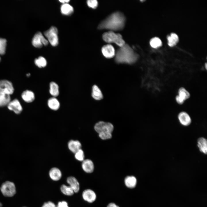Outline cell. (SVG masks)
Wrapping results in <instances>:
<instances>
[{
  "label": "cell",
  "instance_id": "277c9868",
  "mask_svg": "<svg viewBox=\"0 0 207 207\" xmlns=\"http://www.w3.org/2000/svg\"><path fill=\"white\" fill-rule=\"evenodd\" d=\"M102 37L105 42L108 43H114L120 47L123 46L125 42L121 35L115 33L113 31H109L103 33Z\"/></svg>",
  "mask_w": 207,
  "mask_h": 207
},
{
  "label": "cell",
  "instance_id": "ab89813d",
  "mask_svg": "<svg viewBox=\"0 0 207 207\" xmlns=\"http://www.w3.org/2000/svg\"><path fill=\"white\" fill-rule=\"evenodd\" d=\"M205 65H206L205 67H206V69L207 68V64L206 63L205 64Z\"/></svg>",
  "mask_w": 207,
  "mask_h": 207
},
{
  "label": "cell",
  "instance_id": "2e32d148",
  "mask_svg": "<svg viewBox=\"0 0 207 207\" xmlns=\"http://www.w3.org/2000/svg\"><path fill=\"white\" fill-rule=\"evenodd\" d=\"M124 182L126 187L130 189H133L136 187L137 180L136 177L134 176H127L125 178Z\"/></svg>",
  "mask_w": 207,
  "mask_h": 207
},
{
  "label": "cell",
  "instance_id": "4fadbf2b",
  "mask_svg": "<svg viewBox=\"0 0 207 207\" xmlns=\"http://www.w3.org/2000/svg\"><path fill=\"white\" fill-rule=\"evenodd\" d=\"M67 182L75 193L78 192L80 189L79 184L74 177H70L67 179Z\"/></svg>",
  "mask_w": 207,
  "mask_h": 207
},
{
  "label": "cell",
  "instance_id": "484cf974",
  "mask_svg": "<svg viewBox=\"0 0 207 207\" xmlns=\"http://www.w3.org/2000/svg\"><path fill=\"white\" fill-rule=\"evenodd\" d=\"M60 190L63 194L66 195H72L74 193L73 189L69 186H67L64 184L61 186Z\"/></svg>",
  "mask_w": 207,
  "mask_h": 207
},
{
  "label": "cell",
  "instance_id": "603a6c76",
  "mask_svg": "<svg viewBox=\"0 0 207 207\" xmlns=\"http://www.w3.org/2000/svg\"><path fill=\"white\" fill-rule=\"evenodd\" d=\"M61 12L62 14L66 15L71 14L73 12V7L70 4L66 3L63 4L61 7Z\"/></svg>",
  "mask_w": 207,
  "mask_h": 207
},
{
  "label": "cell",
  "instance_id": "1f68e13d",
  "mask_svg": "<svg viewBox=\"0 0 207 207\" xmlns=\"http://www.w3.org/2000/svg\"><path fill=\"white\" fill-rule=\"evenodd\" d=\"M87 3L89 7L94 9L96 8L98 5L96 0H89L87 1Z\"/></svg>",
  "mask_w": 207,
  "mask_h": 207
},
{
  "label": "cell",
  "instance_id": "7a4b0ae2",
  "mask_svg": "<svg viewBox=\"0 0 207 207\" xmlns=\"http://www.w3.org/2000/svg\"><path fill=\"white\" fill-rule=\"evenodd\" d=\"M116 62L118 63L132 64L139 58L138 54L128 44L120 47L115 53Z\"/></svg>",
  "mask_w": 207,
  "mask_h": 207
},
{
  "label": "cell",
  "instance_id": "ba28073f",
  "mask_svg": "<svg viewBox=\"0 0 207 207\" xmlns=\"http://www.w3.org/2000/svg\"><path fill=\"white\" fill-rule=\"evenodd\" d=\"M32 43L34 47L40 48L43 45H47L49 42L42 34L40 32H39L34 35L32 39Z\"/></svg>",
  "mask_w": 207,
  "mask_h": 207
},
{
  "label": "cell",
  "instance_id": "e575fe53",
  "mask_svg": "<svg viewBox=\"0 0 207 207\" xmlns=\"http://www.w3.org/2000/svg\"><path fill=\"white\" fill-rule=\"evenodd\" d=\"M176 100L177 102L179 104H182L183 103L184 101L178 95L176 97Z\"/></svg>",
  "mask_w": 207,
  "mask_h": 207
},
{
  "label": "cell",
  "instance_id": "d4e9b609",
  "mask_svg": "<svg viewBox=\"0 0 207 207\" xmlns=\"http://www.w3.org/2000/svg\"><path fill=\"white\" fill-rule=\"evenodd\" d=\"M11 100L10 96L7 94H0V107L7 105Z\"/></svg>",
  "mask_w": 207,
  "mask_h": 207
},
{
  "label": "cell",
  "instance_id": "f1b7e54d",
  "mask_svg": "<svg viewBox=\"0 0 207 207\" xmlns=\"http://www.w3.org/2000/svg\"><path fill=\"white\" fill-rule=\"evenodd\" d=\"M150 44L152 47L156 48L162 45V42L159 38L155 37L151 39L150 41Z\"/></svg>",
  "mask_w": 207,
  "mask_h": 207
},
{
  "label": "cell",
  "instance_id": "836d02e7",
  "mask_svg": "<svg viewBox=\"0 0 207 207\" xmlns=\"http://www.w3.org/2000/svg\"><path fill=\"white\" fill-rule=\"evenodd\" d=\"M56 207H69L67 202L64 201L58 202Z\"/></svg>",
  "mask_w": 207,
  "mask_h": 207
},
{
  "label": "cell",
  "instance_id": "83f0119b",
  "mask_svg": "<svg viewBox=\"0 0 207 207\" xmlns=\"http://www.w3.org/2000/svg\"><path fill=\"white\" fill-rule=\"evenodd\" d=\"M35 64L39 68L45 67L47 64V62L45 59L42 57H39L38 58L34 60Z\"/></svg>",
  "mask_w": 207,
  "mask_h": 207
},
{
  "label": "cell",
  "instance_id": "e0dca14e",
  "mask_svg": "<svg viewBox=\"0 0 207 207\" xmlns=\"http://www.w3.org/2000/svg\"><path fill=\"white\" fill-rule=\"evenodd\" d=\"M81 143L78 140H72L70 141L68 143L69 149L72 152L74 153L81 149Z\"/></svg>",
  "mask_w": 207,
  "mask_h": 207
},
{
  "label": "cell",
  "instance_id": "4dcf8cb0",
  "mask_svg": "<svg viewBox=\"0 0 207 207\" xmlns=\"http://www.w3.org/2000/svg\"><path fill=\"white\" fill-rule=\"evenodd\" d=\"M75 157L77 160L83 161L84 160V154L83 150L80 149L75 153Z\"/></svg>",
  "mask_w": 207,
  "mask_h": 207
},
{
  "label": "cell",
  "instance_id": "cb8c5ba5",
  "mask_svg": "<svg viewBox=\"0 0 207 207\" xmlns=\"http://www.w3.org/2000/svg\"><path fill=\"white\" fill-rule=\"evenodd\" d=\"M168 44L170 47L175 46L179 41V37L175 33H172L167 37Z\"/></svg>",
  "mask_w": 207,
  "mask_h": 207
},
{
  "label": "cell",
  "instance_id": "8d00e7d4",
  "mask_svg": "<svg viewBox=\"0 0 207 207\" xmlns=\"http://www.w3.org/2000/svg\"><path fill=\"white\" fill-rule=\"evenodd\" d=\"M70 0H59V1L62 3H63V4H65L66 3H67Z\"/></svg>",
  "mask_w": 207,
  "mask_h": 207
},
{
  "label": "cell",
  "instance_id": "d590c367",
  "mask_svg": "<svg viewBox=\"0 0 207 207\" xmlns=\"http://www.w3.org/2000/svg\"><path fill=\"white\" fill-rule=\"evenodd\" d=\"M107 207H119L114 203H110L107 205Z\"/></svg>",
  "mask_w": 207,
  "mask_h": 207
},
{
  "label": "cell",
  "instance_id": "d6986e66",
  "mask_svg": "<svg viewBox=\"0 0 207 207\" xmlns=\"http://www.w3.org/2000/svg\"><path fill=\"white\" fill-rule=\"evenodd\" d=\"M49 107L51 110H57L60 108V104L59 101L55 97L49 98L47 101Z\"/></svg>",
  "mask_w": 207,
  "mask_h": 207
},
{
  "label": "cell",
  "instance_id": "8992f818",
  "mask_svg": "<svg viewBox=\"0 0 207 207\" xmlns=\"http://www.w3.org/2000/svg\"><path fill=\"white\" fill-rule=\"evenodd\" d=\"M44 34L48 41L52 46H55L58 45V30L56 27L51 26L49 29L45 31Z\"/></svg>",
  "mask_w": 207,
  "mask_h": 207
},
{
  "label": "cell",
  "instance_id": "5b68a950",
  "mask_svg": "<svg viewBox=\"0 0 207 207\" xmlns=\"http://www.w3.org/2000/svg\"><path fill=\"white\" fill-rule=\"evenodd\" d=\"M0 190L3 195L7 197H12L16 193L15 185L14 183L9 181L2 184Z\"/></svg>",
  "mask_w": 207,
  "mask_h": 207
},
{
  "label": "cell",
  "instance_id": "f546056e",
  "mask_svg": "<svg viewBox=\"0 0 207 207\" xmlns=\"http://www.w3.org/2000/svg\"><path fill=\"white\" fill-rule=\"evenodd\" d=\"M6 40L2 38H0V55H3L5 53L6 46Z\"/></svg>",
  "mask_w": 207,
  "mask_h": 207
},
{
  "label": "cell",
  "instance_id": "b9f144b4",
  "mask_svg": "<svg viewBox=\"0 0 207 207\" xmlns=\"http://www.w3.org/2000/svg\"></svg>",
  "mask_w": 207,
  "mask_h": 207
},
{
  "label": "cell",
  "instance_id": "6da1fadb",
  "mask_svg": "<svg viewBox=\"0 0 207 207\" xmlns=\"http://www.w3.org/2000/svg\"><path fill=\"white\" fill-rule=\"evenodd\" d=\"M126 18L122 12L117 11L110 14L99 23V29H108L110 31L122 30L124 27Z\"/></svg>",
  "mask_w": 207,
  "mask_h": 207
},
{
  "label": "cell",
  "instance_id": "74e56055",
  "mask_svg": "<svg viewBox=\"0 0 207 207\" xmlns=\"http://www.w3.org/2000/svg\"><path fill=\"white\" fill-rule=\"evenodd\" d=\"M30 76V73H28L26 74V76L27 77L29 76Z\"/></svg>",
  "mask_w": 207,
  "mask_h": 207
},
{
  "label": "cell",
  "instance_id": "8fae6325",
  "mask_svg": "<svg viewBox=\"0 0 207 207\" xmlns=\"http://www.w3.org/2000/svg\"><path fill=\"white\" fill-rule=\"evenodd\" d=\"M83 199L89 203H93L96 198V195L94 191L91 189H88L85 190L82 193Z\"/></svg>",
  "mask_w": 207,
  "mask_h": 207
},
{
  "label": "cell",
  "instance_id": "60d3db41",
  "mask_svg": "<svg viewBox=\"0 0 207 207\" xmlns=\"http://www.w3.org/2000/svg\"><path fill=\"white\" fill-rule=\"evenodd\" d=\"M0 60H1V57H0Z\"/></svg>",
  "mask_w": 207,
  "mask_h": 207
},
{
  "label": "cell",
  "instance_id": "7402d4cb",
  "mask_svg": "<svg viewBox=\"0 0 207 207\" xmlns=\"http://www.w3.org/2000/svg\"><path fill=\"white\" fill-rule=\"evenodd\" d=\"M92 91V95L94 99L97 100H99L103 98L102 93L97 86L94 85L93 86Z\"/></svg>",
  "mask_w": 207,
  "mask_h": 207
},
{
  "label": "cell",
  "instance_id": "f35d334b",
  "mask_svg": "<svg viewBox=\"0 0 207 207\" xmlns=\"http://www.w3.org/2000/svg\"><path fill=\"white\" fill-rule=\"evenodd\" d=\"M2 203L1 202H0V207H2Z\"/></svg>",
  "mask_w": 207,
  "mask_h": 207
},
{
  "label": "cell",
  "instance_id": "d6a6232c",
  "mask_svg": "<svg viewBox=\"0 0 207 207\" xmlns=\"http://www.w3.org/2000/svg\"><path fill=\"white\" fill-rule=\"evenodd\" d=\"M42 207H56L55 204L51 201H48L45 203Z\"/></svg>",
  "mask_w": 207,
  "mask_h": 207
},
{
  "label": "cell",
  "instance_id": "5bb4252c",
  "mask_svg": "<svg viewBox=\"0 0 207 207\" xmlns=\"http://www.w3.org/2000/svg\"><path fill=\"white\" fill-rule=\"evenodd\" d=\"M82 167L84 171L87 173L92 172L94 169L93 163L89 159L83 160L82 164Z\"/></svg>",
  "mask_w": 207,
  "mask_h": 207
},
{
  "label": "cell",
  "instance_id": "4316f807",
  "mask_svg": "<svg viewBox=\"0 0 207 207\" xmlns=\"http://www.w3.org/2000/svg\"><path fill=\"white\" fill-rule=\"evenodd\" d=\"M178 95L184 101L188 99L190 96L189 93L183 87H181L179 90Z\"/></svg>",
  "mask_w": 207,
  "mask_h": 207
},
{
  "label": "cell",
  "instance_id": "9c48e42d",
  "mask_svg": "<svg viewBox=\"0 0 207 207\" xmlns=\"http://www.w3.org/2000/svg\"><path fill=\"white\" fill-rule=\"evenodd\" d=\"M103 56L106 58H110L115 55V51L114 47L111 45L108 44L103 46L101 49Z\"/></svg>",
  "mask_w": 207,
  "mask_h": 207
},
{
  "label": "cell",
  "instance_id": "ffe728a7",
  "mask_svg": "<svg viewBox=\"0 0 207 207\" xmlns=\"http://www.w3.org/2000/svg\"><path fill=\"white\" fill-rule=\"evenodd\" d=\"M198 146L200 151L206 154L207 153V141L203 137L199 138L198 141Z\"/></svg>",
  "mask_w": 207,
  "mask_h": 207
},
{
  "label": "cell",
  "instance_id": "3957f363",
  "mask_svg": "<svg viewBox=\"0 0 207 207\" xmlns=\"http://www.w3.org/2000/svg\"><path fill=\"white\" fill-rule=\"evenodd\" d=\"M94 129L99 134V137L102 139L106 140L111 138L112 133L114 129L113 125L110 123L100 121L95 125Z\"/></svg>",
  "mask_w": 207,
  "mask_h": 207
},
{
  "label": "cell",
  "instance_id": "52a82bcc",
  "mask_svg": "<svg viewBox=\"0 0 207 207\" xmlns=\"http://www.w3.org/2000/svg\"><path fill=\"white\" fill-rule=\"evenodd\" d=\"M14 89L12 83L6 80H0V94L10 95L13 94Z\"/></svg>",
  "mask_w": 207,
  "mask_h": 207
},
{
  "label": "cell",
  "instance_id": "ac0fdd59",
  "mask_svg": "<svg viewBox=\"0 0 207 207\" xmlns=\"http://www.w3.org/2000/svg\"><path fill=\"white\" fill-rule=\"evenodd\" d=\"M21 96L23 99L27 103L31 102L35 99V95L33 92L28 90L24 91L22 93Z\"/></svg>",
  "mask_w": 207,
  "mask_h": 207
},
{
  "label": "cell",
  "instance_id": "7c38bea8",
  "mask_svg": "<svg viewBox=\"0 0 207 207\" xmlns=\"http://www.w3.org/2000/svg\"><path fill=\"white\" fill-rule=\"evenodd\" d=\"M178 118L180 123L183 126H188L191 123L190 117L186 112H180L178 115Z\"/></svg>",
  "mask_w": 207,
  "mask_h": 207
},
{
  "label": "cell",
  "instance_id": "30bf717a",
  "mask_svg": "<svg viewBox=\"0 0 207 207\" xmlns=\"http://www.w3.org/2000/svg\"><path fill=\"white\" fill-rule=\"evenodd\" d=\"M7 106L9 110L13 111L17 114L20 113L22 110V106L20 102L16 99L10 101Z\"/></svg>",
  "mask_w": 207,
  "mask_h": 207
},
{
  "label": "cell",
  "instance_id": "9a60e30c",
  "mask_svg": "<svg viewBox=\"0 0 207 207\" xmlns=\"http://www.w3.org/2000/svg\"><path fill=\"white\" fill-rule=\"evenodd\" d=\"M49 174L51 179L54 181L59 180L62 176L60 170L56 167L51 168L49 171Z\"/></svg>",
  "mask_w": 207,
  "mask_h": 207
},
{
  "label": "cell",
  "instance_id": "44dd1931",
  "mask_svg": "<svg viewBox=\"0 0 207 207\" xmlns=\"http://www.w3.org/2000/svg\"><path fill=\"white\" fill-rule=\"evenodd\" d=\"M59 86L55 82H51L49 84V92L53 97L58 96L59 94Z\"/></svg>",
  "mask_w": 207,
  "mask_h": 207
}]
</instances>
